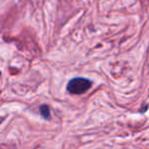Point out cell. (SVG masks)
<instances>
[{
    "mask_svg": "<svg viewBox=\"0 0 149 149\" xmlns=\"http://www.w3.org/2000/svg\"><path fill=\"white\" fill-rule=\"evenodd\" d=\"M92 82L88 79L85 78H74L72 79L68 84V91L70 94H74V95H80V94L85 93L86 91L91 88Z\"/></svg>",
    "mask_w": 149,
    "mask_h": 149,
    "instance_id": "6da1fadb",
    "label": "cell"
},
{
    "mask_svg": "<svg viewBox=\"0 0 149 149\" xmlns=\"http://www.w3.org/2000/svg\"><path fill=\"white\" fill-rule=\"evenodd\" d=\"M40 114L43 116L45 120H49L50 118V108L48 105L44 104V105L40 106Z\"/></svg>",
    "mask_w": 149,
    "mask_h": 149,
    "instance_id": "7a4b0ae2",
    "label": "cell"
}]
</instances>
